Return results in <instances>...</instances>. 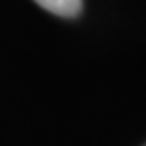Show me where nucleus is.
Masks as SVG:
<instances>
[{"mask_svg":"<svg viewBox=\"0 0 146 146\" xmlns=\"http://www.w3.org/2000/svg\"><path fill=\"white\" fill-rule=\"evenodd\" d=\"M39 6H43L45 10L57 14V16H77L83 8V0H35Z\"/></svg>","mask_w":146,"mask_h":146,"instance_id":"obj_1","label":"nucleus"}]
</instances>
